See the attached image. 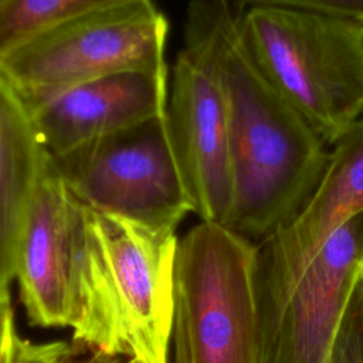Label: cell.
<instances>
[{"label":"cell","instance_id":"cell-7","mask_svg":"<svg viewBox=\"0 0 363 363\" xmlns=\"http://www.w3.org/2000/svg\"><path fill=\"white\" fill-rule=\"evenodd\" d=\"M92 213L111 281L119 357L128 363H169L176 231Z\"/></svg>","mask_w":363,"mask_h":363},{"label":"cell","instance_id":"cell-5","mask_svg":"<svg viewBox=\"0 0 363 363\" xmlns=\"http://www.w3.org/2000/svg\"><path fill=\"white\" fill-rule=\"evenodd\" d=\"M169 23L153 0L74 18L0 58V79L31 112L79 84L122 71L167 77Z\"/></svg>","mask_w":363,"mask_h":363},{"label":"cell","instance_id":"cell-10","mask_svg":"<svg viewBox=\"0 0 363 363\" xmlns=\"http://www.w3.org/2000/svg\"><path fill=\"white\" fill-rule=\"evenodd\" d=\"M363 271V210L311 258L281 311L265 363H326Z\"/></svg>","mask_w":363,"mask_h":363},{"label":"cell","instance_id":"cell-11","mask_svg":"<svg viewBox=\"0 0 363 363\" xmlns=\"http://www.w3.org/2000/svg\"><path fill=\"white\" fill-rule=\"evenodd\" d=\"M167 77L122 71L67 89L28 112L50 157L166 113Z\"/></svg>","mask_w":363,"mask_h":363},{"label":"cell","instance_id":"cell-16","mask_svg":"<svg viewBox=\"0 0 363 363\" xmlns=\"http://www.w3.org/2000/svg\"><path fill=\"white\" fill-rule=\"evenodd\" d=\"M241 4H282L354 18L363 23V0H231Z\"/></svg>","mask_w":363,"mask_h":363},{"label":"cell","instance_id":"cell-3","mask_svg":"<svg viewBox=\"0 0 363 363\" xmlns=\"http://www.w3.org/2000/svg\"><path fill=\"white\" fill-rule=\"evenodd\" d=\"M238 20L267 79L333 146L363 115V23L282 4H252Z\"/></svg>","mask_w":363,"mask_h":363},{"label":"cell","instance_id":"cell-18","mask_svg":"<svg viewBox=\"0 0 363 363\" xmlns=\"http://www.w3.org/2000/svg\"><path fill=\"white\" fill-rule=\"evenodd\" d=\"M65 363H128V362L123 359H119V357H111V356L91 353L89 356L82 357V359H74L71 356Z\"/></svg>","mask_w":363,"mask_h":363},{"label":"cell","instance_id":"cell-12","mask_svg":"<svg viewBox=\"0 0 363 363\" xmlns=\"http://www.w3.org/2000/svg\"><path fill=\"white\" fill-rule=\"evenodd\" d=\"M50 160L30 113L0 79V286L14 279L13 255L26 208Z\"/></svg>","mask_w":363,"mask_h":363},{"label":"cell","instance_id":"cell-8","mask_svg":"<svg viewBox=\"0 0 363 363\" xmlns=\"http://www.w3.org/2000/svg\"><path fill=\"white\" fill-rule=\"evenodd\" d=\"M363 210V115L335 142L325 173L301 214L258 244L255 288L267 347L302 271L328 237Z\"/></svg>","mask_w":363,"mask_h":363},{"label":"cell","instance_id":"cell-19","mask_svg":"<svg viewBox=\"0 0 363 363\" xmlns=\"http://www.w3.org/2000/svg\"><path fill=\"white\" fill-rule=\"evenodd\" d=\"M362 278H363V271H362Z\"/></svg>","mask_w":363,"mask_h":363},{"label":"cell","instance_id":"cell-9","mask_svg":"<svg viewBox=\"0 0 363 363\" xmlns=\"http://www.w3.org/2000/svg\"><path fill=\"white\" fill-rule=\"evenodd\" d=\"M166 121L193 213L225 227L234 177L224 94L208 61L187 45L173 68Z\"/></svg>","mask_w":363,"mask_h":363},{"label":"cell","instance_id":"cell-13","mask_svg":"<svg viewBox=\"0 0 363 363\" xmlns=\"http://www.w3.org/2000/svg\"><path fill=\"white\" fill-rule=\"evenodd\" d=\"M130 1L133 0H0V58L48 28Z\"/></svg>","mask_w":363,"mask_h":363},{"label":"cell","instance_id":"cell-4","mask_svg":"<svg viewBox=\"0 0 363 363\" xmlns=\"http://www.w3.org/2000/svg\"><path fill=\"white\" fill-rule=\"evenodd\" d=\"M257 252L254 241L207 221L179 240L173 363H265Z\"/></svg>","mask_w":363,"mask_h":363},{"label":"cell","instance_id":"cell-6","mask_svg":"<svg viewBox=\"0 0 363 363\" xmlns=\"http://www.w3.org/2000/svg\"><path fill=\"white\" fill-rule=\"evenodd\" d=\"M69 193L104 214L173 230L193 213L166 113L51 157Z\"/></svg>","mask_w":363,"mask_h":363},{"label":"cell","instance_id":"cell-15","mask_svg":"<svg viewBox=\"0 0 363 363\" xmlns=\"http://www.w3.org/2000/svg\"><path fill=\"white\" fill-rule=\"evenodd\" d=\"M72 349L65 342L33 343L14 333L9 363H65Z\"/></svg>","mask_w":363,"mask_h":363},{"label":"cell","instance_id":"cell-14","mask_svg":"<svg viewBox=\"0 0 363 363\" xmlns=\"http://www.w3.org/2000/svg\"><path fill=\"white\" fill-rule=\"evenodd\" d=\"M326 363H363V278L356 282Z\"/></svg>","mask_w":363,"mask_h":363},{"label":"cell","instance_id":"cell-2","mask_svg":"<svg viewBox=\"0 0 363 363\" xmlns=\"http://www.w3.org/2000/svg\"><path fill=\"white\" fill-rule=\"evenodd\" d=\"M13 268L31 325L69 328L77 347L119 357L94 213L69 193L51 157L21 220Z\"/></svg>","mask_w":363,"mask_h":363},{"label":"cell","instance_id":"cell-1","mask_svg":"<svg viewBox=\"0 0 363 363\" xmlns=\"http://www.w3.org/2000/svg\"><path fill=\"white\" fill-rule=\"evenodd\" d=\"M231 3L191 0L184 45L208 61L224 94L234 177L225 227L262 242L301 214L330 152L252 60Z\"/></svg>","mask_w":363,"mask_h":363},{"label":"cell","instance_id":"cell-17","mask_svg":"<svg viewBox=\"0 0 363 363\" xmlns=\"http://www.w3.org/2000/svg\"><path fill=\"white\" fill-rule=\"evenodd\" d=\"M16 333L10 292L0 286V363H9L11 342Z\"/></svg>","mask_w":363,"mask_h":363}]
</instances>
